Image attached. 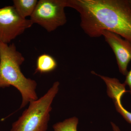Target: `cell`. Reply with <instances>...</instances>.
<instances>
[{"label":"cell","instance_id":"ba28073f","mask_svg":"<svg viewBox=\"0 0 131 131\" xmlns=\"http://www.w3.org/2000/svg\"><path fill=\"white\" fill-rule=\"evenodd\" d=\"M38 1L37 0H14L13 6L21 17L26 19L32 15Z\"/></svg>","mask_w":131,"mask_h":131},{"label":"cell","instance_id":"3957f363","mask_svg":"<svg viewBox=\"0 0 131 131\" xmlns=\"http://www.w3.org/2000/svg\"><path fill=\"white\" fill-rule=\"evenodd\" d=\"M59 84L55 82L44 95L29 103L27 108L12 124L10 131H47L52 104Z\"/></svg>","mask_w":131,"mask_h":131},{"label":"cell","instance_id":"5bb4252c","mask_svg":"<svg viewBox=\"0 0 131 131\" xmlns=\"http://www.w3.org/2000/svg\"><path fill=\"white\" fill-rule=\"evenodd\" d=\"M0 88H1V86H0Z\"/></svg>","mask_w":131,"mask_h":131},{"label":"cell","instance_id":"4fadbf2b","mask_svg":"<svg viewBox=\"0 0 131 131\" xmlns=\"http://www.w3.org/2000/svg\"><path fill=\"white\" fill-rule=\"evenodd\" d=\"M128 1H129V4H130V5L131 7V0H128Z\"/></svg>","mask_w":131,"mask_h":131},{"label":"cell","instance_id":"52a82bcc","mask_svg":"<svg viewBox=\"0 0 131 131\" xmlns=\"http://www.w3.org/2000/svg\"><path fill=\"white\" fill-rule=\"evenodd\" d=\"M57 66V61L53 57L47 54H41L37 59L35 73H50L55 70Z\"/></svg>","mask_w":131,"mask_h":131},{"label":"cell","instance_id":"5b68a950","mask_svg":"<svg viewBox=\"0 0 131 131\" xmlns=\"http://www.w3.org/2000/svg\"><path fill=\"white\" fill-rule=\"evenodd\" d=\"M33 24L30 20L21 17L13 6L0 8V41L9 43Z\"/></svg>","mask_w":131,"mask_h":131},{"label":"cell","instance_id":"7a4b0ae2","mask_svg":"<svg viewBox=\"0 0 131 131\" xmlns=\"http://www.w3.org/2000/svg\"><path fill=\"white\" fill-rule=\"evenodd\" d=\"M25 60L14 43L8 45L0 41V86L1 88L12 86L19 90L22 96L20 108L38 99L37 82L27 78L21 72L20 66Z\"/></svg>","mask_w":131,"mask_h":131},{"label":"cell","instance_id":"9c48e42d","mask_svg":"<svg viewBox=\"0 0 131 131\" xmlns=\"http://www.w3.org/2000/svg\"><path fill=\"white\" fill-rule=\"evenodd\" d=\"M78 119L76 117L69 118L53 125L54 131H77Z\"/></svg>","mask_w":131,"mask_h":131},{"label":"cell","instance_id":"7c38bea8","mask_svg":"<svg viewBox=\"0 0 131 131\" xmlns=\"http://www.w3.org/2000/svg\"><path fill=\"white\" fill-rule=\"evenodd\" d=\"M111 125H112V127L113 131H121L119 127H118L117 125H115L113 122H111Z\"/></svg>","mask_w":131,"mask_h":131},{"label":"cell","instance_id":"8fae6325","mask_svg":"<svg viewBox=\"0 0 131 131\" xmlns=\"http://www.w3.org/2000/svg\"><path fill=\"white\" fill-rule=\"evenodd\" d=\"M124 83L129 86L130 89L129 92L131 94V68L126 75L125 81Z\"/></svg>","mask_w":131,"mask_h":131},{"label":"cell","instance_id":"6da1fadb","mask_svg":"<svg viewBox=\"0 0 131 131\" xmlns=\"http://www.w3.org/2000/svg\"><path fill=\"white\" fill-rule=\"evenodd\" d=\"M66 7L80 14V26L91 38L104 31L118 34L131 43V7L128 0H65Z\"/></svg>","mask_w":131,"mask_h":131},{"label":"cell","instance_id":"8992f818","mask_svg":"<svg viewBox=\"0 0 131 131\" xmlns=\"http://www.w3.org/2000/svg\"><path fill=\"white\" fill-rule=\"evenodd\" d=\"M105 40L112 49L120 72L126 75L131 61V43L114 33L104 31L102 32Z\"/></svg>","mask_w":131,"mask_h":131},{"label":"cell","instance_id":"277c9868","mask_svg":"<svg viewBox=\"0 0 131 131\" xmlns=\"http://www.w3.org/2000/svg\"><path fill=\"white\" fill-rule=\"evenodd\" d=\"M65 0H39L30 16L31 21L51 32L67 22Z\"/></svg>","mask_w":131,"mask_h":131},{"label":"cell","instance_id":"30bf717a","mask_svg":"<svg viewBox=\"0 0 131 131\" xmlns=\"http://www.w3.org/2000/svg\"><path fill=\"white\" fill-rule=\"evenodd\" d=\"M124 94V93L115 94L110 97L113 99L117 112L122 115L127 122L131 124V113L125 109L121 103V98Z\"/></svg>","mask_w":131,"mask_h":131}]
</instances>
